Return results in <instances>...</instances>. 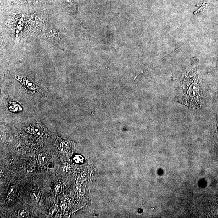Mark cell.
<instances>
[{
  "label": "cell",
  "mask_w": 218,
  "mask_h": 218,
  "mask_svg": "<svg viewBox=\"0 0 218 218\" xmlns=\"http://www.w3.org/2000/svg\"><path fill=\"white\" fill-rule=\"evenodd\" d=\"M38 160L42 165H45L48 163V157L46 153H40L38 156Z\"/></svg>",
  "instance_id": "cell-1"
},
{
  "label": "cell",
  "mask_w": 218,
  "mask_h": 218,
  "mask_svg": "<svg viewBox=\"0 0 218 218\" xmlns=\"http://www.w3.org/2000/svg\"><path fill=\"white\" fill-rule=\"evenodd\" d=\"M18 215L20 218H28L29 216V213L26 210L22 209L18 211Z\"/></svg>",
  "instance_id": "cell-2"
},
{
  "label": "cell",
  "mask_w": 218,
  "mask_h": 218,
  "mask_svg": "<svg viewBox=\"0 0 218 218\" xmlns=\"http://www.w3.org/2000/svg\"><path fill=\"white\" fill-rule=\"evenodd\" d=\"M30 197L33 201L36 203H37L39 201L40 198V194L39 192L34 191L32 192L30 194Z\"/></svg>",
  "instance_id": "cell-3"
},
{
  "label": "cell",
  "mask_w": 218,
  "mask_h": 218,
  "mask_svg": "<svg viewBox=\"0 0 218 218\" xmlns=\"http://www.w3.org/2000/svg\"><path fill=\"white\" fill-rule=\"evenodd\" d=\"M17 186L15 185H13L11 186L10 189L9 190L8 193L9 196H13L15 195L17 192Z\"/></svg>",
  "instance_id": "cell-4"
},
{
  "label": "cell",
  "mask_w": 218,
  "mask_h": 218,
  "mask_svg": "<svg viewBox=\"0 0 218 218\" xmlns=\"http://www.w3.org/2000/svg\"><path fill=\"white\" fill-rule=\"evenodd\" d=\"M84 158L81 155H75L74 157V161L77 164H81L83 163L84 161Z\"/></svg>",
  "instance_id": "cell-5"
},
{
  "label": "cell",
  "mask_w": 218,
  "mask_h": 218,
  "mask_svg": "<svg viewBox=\"0 0 218 218\" xmlns=\"http://www.w3.org/2000/svg\"><path fill=\"white\" fill-rule=\"evenodd\" d=\"M57 206H55V205H53V206L50 207V209H49V211H48V215H49V216L51 217V216L53 215L57 212Z\"/></svg>",
  "instance_id": "cell-6"
},
{
  "label": "cell",
  "mask_w": 218,
  "mask_h": 218,
  "mask_svg": "<svg viewBox=\"0 0 218 218\" xmlns=\"http://www.w3.org/2000/svg\"><path fill=\"white\" fill-rule=\"evenodd\" d=\"M18 105L16 104L15 107L13 106V104H11L9 108L11 110V111L12 112H17L19 111V110H21V108L20 106H19Z\"/></svg>",
  "instance_id": "cell-7"
},
{
  "label": "cell",
  "mask_w": 218,
  "mask_h": 218,
  "mask_svg": "<svg viewBox=\"0 0 218 218\" xmlns=\"http://www.w3.org/2000/svg\"><path fill=\"white\" fill-rule=\"evenodd\" d=\"M33 131L34 133L36 135L39 136L41 135L42 134L41 131L38 128H34Z\"/></svg>",
  "instance_id": "cell-8"
},
{
  "label": "cell",
  "mask_w": 218,
  "mask_h": 218,
  "mask_svg": "<svg viewBox=\"0 0 218 218\" xmlns=\"http://www.w3.org/2000/svg\"><path fill=\"white\" fill-rule=\"evenodd\" d=\"M69 167L67 165H65L63 167V169H62V171L64 173H67L69 170Z\"/></svg>",
  "instance_id": "cell-9"
},
{
  "label": "cell",
  "mask_w": 218,
  "mask_h": 218,
  "mask_svg": "<svg viewBox=\"0 0 218 218\" xmlns=\"http://www.w3.org/2000/svg\"><path fill=\"white\" fill-rule=\"evenodd\" d=\"M61 209H65L67 207V203L65 202H63L61 203V205H60Z\"/></svg>",
  "instance_id": "cell-10"
},
{
  "label": "cell",
  "mask_w": 218,
  "mask_h": 218,
  "mask_svg": "<svg viewBox=\"0 0 218 218\" xmlns=\"http://www.w3.org/2000/svg\"><path fill=\"white\" fill-rule=\"evenodd\" d=\"M60 185L58 184H56V185H55V190L56 192H57L59 191V189H60Z\"/></svg>",
  "instance_id": "cell-11"
},
{
  "label": "cell",
  "mask_w": 218,
  "mask_h": 218,
  "mask_svg": "<svg viewBox=\"0 0 218 218\" xmlns=\"http://www.w3.org/2000/svg\"><path fill=\"white\" fill-rule=\"evenodd\" d=\"M47 166H48V168H50V169H51V168H52L53 167V164L51 163L48 164H47Z\"/></svg>",
  "instance_id": "cell-12"
}]
</instances>
